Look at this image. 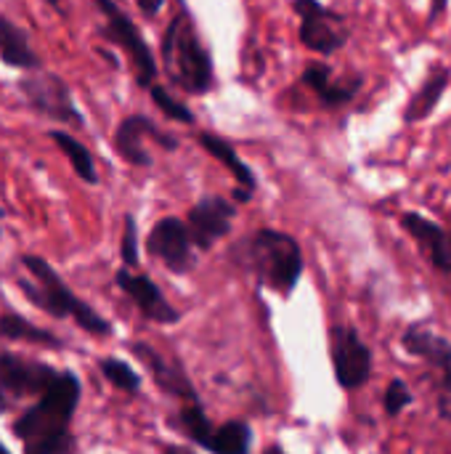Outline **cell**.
Returning <instances> with one entry per match:
<instances>
[{"mask_svg":"<svg viewBox=\"0 0 451 454\" xmlns=\"http://www.w3.org/2000/svg\"><path fill=\"white\" fill-rule=\"evenodd\" d=\"M82 386L74 372H58L53 386L21 412L11 431L21 442L24 454H69L74 439L69 434L74 410L80 404Z\"/></svg>","mask_w":451,"mask_h":454,"instance_id":"6da1fadb","label":"cell"},{"mask_svg":"<svg viewBox=\"0 0 451 454\" xmlns=\"http://www.w3.org/2000/svg\"><path fill=\"white\" fill-rule=\"evenodd\" d=\"M162 67L175 88L189 96H205L215 88V64L197 19L186 0H175V13L170 16L162 43Z\"/></svg>","mask_w":451,"mask_h":454,"instance_id":"7a4b0ae2","label":"cell"},{"mask_svg":"<svg viewBox=\"0 0 451 454\" xmlns=\"http://www.w3.org/2000/svg\"><path fill=\"white\" fill-rule=\"evenodd\" d=\"M242 261L253 269L263 287L290 298L303 277V250L300 242L279 229H258L242 245Z\"/></svg>","mask_w":451,"mask_h":454,"instance_id":"3957f363","label":"cell"},{"mask_svg":"<svg viewBox=\"0 0 451 454\" xmlns=\"http://www.w3.org/2000/svg\"><path fill=\"white\" fill-rule=\"evenodd\" d=\"M21 266L29 271V282H21V293L45 314L56 319H72L80 330L96 338L112 335V322H106L98 311H93L85 301H80L64 279L53 271V266L37 255H24Z\"/></svg>","mask_w":451,"mask_h":454,"instance_id":"277c9868","label":"cell"},{"mask_svg":"<svg viewBox=\"0 0 451 454\" xmlns=\"http://www.w3.org/2000/svg\"><path fill=\"white\" fill-rule=\"evenodd\" d=\"M104 16V24H101V35L117 45L128 61H130V69H133V77L141 88H152L157 82V61H154V53L144 37V32L138 29V24L114 3V0H93Z\"/></svg>","mask_w":451,"mask_h":454,"instance_id":"5b68a950","label":"cell"},{"mask_svg":"<svg viewBox=\"0 0 451 454\" xmlns=\"http://www.w3.org/2000/svg\"><path fill=\"white\" fill-rule=\"evenodd\" d=\"M401 346L409 356L423 359L433 378L436 412L451 423V340L425 325H409L401 335Z\"/></svg>","mask_w":451,"mask_h":454,"instance_id":"8992f818","label":"cell"},{"mask_svg":"<svg viewBox=\"0 0 451 454\" xmlns=\"http://www.w3.org/2000/svg\"><path fill=\"white\" fill-rule=\"evenodd\" d=\"M292 11L300 19L298 37L303 48H308L311 53L327 59L348 45L351 24L340 11L324 5L322 0H292Z\"/></svg>","mask_w":451,"mask_h":454,"instance_id":"52a82bcc","label":"cell"},{"mask_svg":"<svg viewBox=\"0 0 451 454\" xmlns=\"http://www.w3.org/2000/svg\"><path fill=\"white\" fill-rule=\"evenodd\" d=\"M19 90L37 114L58 125H74V128L85 125V117L72 96V88L61 74L48 72V69L27 72L19 82Z\"/></svg>","mask_w":451,"mask_h":454,"instance_id":"ba28073f","label":"cell"},{"mask_svg":"<svg viewBox=\"0 0 451 454\" xmlns=\"http://www.w3.org/2000/svg\"><path fill=\"white\" fill-rule=\"evenodd\" d=\"M56 378L58 372L51 364L0 351V412H8L27 396L40 399Z\"/></svg>","mask_w":451,"mask_h":454,"instance_id":"9c48e42d","label":"cell"},{"mask_svg":"<svg viewBox=\"0 0 451 454\" xmlns=\"http://www.w3.org/2000/svg\"><path fill=\"white\" fill-rule=\"evenodd\" d=\"M330 356L335 380L343 391H359L369 383L375 356L356 327L338 325L330 330Z\"/></svg>","mask_w":451,"mask_h":454,"instance_id":"30bf717a","label":"cell"},{"mask_svg":"<svg viewBox=\"0 0 451 454\" xmlns=\"http://www.w3.org/2000/svg\"><path fill=\"white\" fill-rule=\"evenodd\" d=\"M146 250L152 258H157L173 274H189L197 263L186 221H181L175 215L159 218L154 223V229L149 231V239H146Z\"/></svg>","mask_w":451,"mask_h":454,"instance_id":"8fae6325","label":"cell"},{"mask_svg":"<svg viewBox=\"0 0 451 454\" xmlns=\"http://www.w3.org/2000/svg\"><path fill=\"white\" fill-rule=\"evenodd\" d=\"M146 136L154 138L167 152L178 149V138L170 136V133H165L162 128H157L152 117H146V114H130L114 130V152L128 165H133V168H149L152 165V154L144 146V138Z\"/></svg>","mask_w":451,"mask_h":454,"instance_id":"7c38bea8","label":"cell"},{"mask_svg":"<svg viewBox=\"0 0 451 454\" xmlns=\"http://www.w3.org/2000/svg\"><path fill=\"white\" fill-rule=\"evenodd\" d=\"M234 215H237V205L218 197V194H207L202 197L191 210H189V237L191 245L197 250H210L218 239H223L231 226H234Z\"/></svg>","mask_w":451,"mask_h":454,"instance_id":"4fadbf2b","label":"cell"},{"mask_svg":"<svg viewBox=\"0 0 451 454\" xmlns=\"http://www.w3.org/2000/svg\"><path fill=\"white\" fill-rule=\"evenodd\" d=\"M300 82L319 98V104L324 109H343V106H348L362 93V88H364V77L362 74L340 80L327 61H308L303 74H300Z\"/></svg>","mask_w":451,"mask_h":454,"instance_id":"5bb4252c","label":"cell"},{"mask_svg":"<svg viewBox=\"0 0 451 454\" xmlns=\"http://www.w3.org/2000/svg\"><path fill=\"white\" fill-rule=\"evenodd\" d=\"M401 229L420 245V250L428 255L431 266L439 274L451 277V231L444 229L441 223H436L433 218L417 213V210H407L399 215Z\"/></svg>","mask_w":451,"mask_h":454,"instance_id":"9a60e30c","label":"cell"},{"mask_svg":"<svg viewBox=\"0 0 451 454\" xmlns=\"http://www.w3.org/2000/svg\"><path fill=\"white\" fill-rule=\"evenodd\" d=\"M117 285L120 290L138 306V311L157 322V325H175L178 322V311L167 303L165 293L157 287V282L146 274H130V269H120L117 271Z\"/></svg>","mask_w":451,"mask_h":454,"instance_id":"2e32d148","label":"cell"},{"mask_svg":"<svg viewBox=\"0 0 451 454\" xmlns=\"http://www.w3.org/2000/svg\"><path fill=\"white\" fill-rule=\"evenodd\" d=\"M451 85V67H441V64H433L425 77L420 80V85L415 88V93L407 98V106H404V122L407 125H420L425 120H431L436 114V109L441 106L447 90Z\"/></svg>","mask_w":451,"mask_h":454,"instance_id":"e0dca14e","label":"cell"},{"mask_svg":"<svg viewBox=\"0 0 451 454\" xmlns=\"http://www.w3.org/2000/svg\"><path fill=\"white\" fill-rule=\"evenodd\" d=\"M199 146L215 157L234 178H237V189H234V200L237 202H250L253 194L258 192V178L253 173V168L237 154V146H231L226 138H221L218 133H210V130H202L199 133Z\"/></svg>","mask_w":451,"mask_h":454,"instance_id":"ac0fdd59","label":"cell"},{"mask_svg":"<svg viewBox=\"0 0 451 454\" xmlns=\"http://www.w3.org/2000/svg\"><path fill=\"white\" fill-rule=\"evenodd\" d=\"M130 351H133V356H136L144 367H149L154 383H157L165 394L178 396V399H183V402H199L197 394H194L191 380L186 378V372H183L181 367H175L170 359H165L162 354H157V348H152V346H146V343H130Z\"/></svg>","mask_w":451,"mask_h":454,"instance_id":"d6986e66","label":"cell"},{"mask_svg":"<svg viewBox=\"0 0 451 454\" xmlns=\"http://www.w3.org/2000/svg\"><path fill=\"white\" fill-rule=\"evenodd\" d=\"M0 61L11 69H24V72L43 69L40 56L29 45V35L3 13H0Z\"/></svg>","mask_w":451,"mask_h":454,"instance_id":"ffe728a7","label":"cell"},{"mask_svg":"<svg viewBox=\"0 0 451 454\" xmlns=\"http://www.w3.org/2000/svg\"><path fill=\"white\" fill-rule=\"evenodd\" d=\"M48 138L61 149V154L69 160V165H72V170L77 173L80 181H85L88 186H96V184H98L96 160H93L90 149H88L82 141H77V138H74L72 133H66V130H48Z\"/></svg>","mask_w":451,"mask_h":454,"instance_id":"44dd1931","label":"cell"},{"mask_svg":"<svg viewBox=\"0 0 451 454\" xmlns=\"http://www.w3.org/2000/svg\"><path fill=\"white\" fill-rule=\"evenodd\" d=\"M207 452L213 454H250L253 452V428L245 420H229L213 428L207 442Z\"/></svg>","mask_w":451,"mask_h":454,"instance_id":"7402d4cb","label":"cell"},{"mask_svg":"<svg viewBox=\"0 0 451 454\" xmlns=\"http://www.w3.org/2000/svg\"><path fill=\"white\" fill-rule=\"evenodd\" d=\"M0 340H13V343H35L45 348H61V340L51 335L48 330L32 325L29 319L19 314H5L0 317Z\"/></svg>","mask_w":451,"mask_h":454,"instance_id":"603a6c76","label":"cell"},{"mask_svg":"<svg viewBox=\"0 0 451 454\" xmlns=\"http://www.w3.org/2000/svg\"><path fill=\"white\" fill-rule=\"evenodd\" d=\"M178 428L183 431V436H189L197 447L207 450V442L213 436V423L210 418L205 415L202 404L199 402H186L178 412Z\"/></svg>","mask_w":451,"mask_h":454,"instance_id":"cb8c5ba5","label":"cell"},{"mask_svg":"<svg viewBox=\"0 0 451 454\" xmlns=\"http://www.w3.org/2000/svg\"><path fill=\"white\" fill-rule=\"evenodd\" d=\"M98 367H101V375H104L114 388H120V391H125V394H138L141 378H138V372H136L128 362L109 356V359H101Z\"/></svg>","mask_w":451,"mask_h":454,"instance_id":"d4e9b609","label":"cell"},{"mask_svg":"<svg viewBox=\"0 0 451 454\" xmlns=\"http://www.w3.org/2000/svg\"><path fill=\"white\" fill-rule=\"evenodd\" d=\"M149 93H152V101L157 104V109L167 117V120H173V122H183V125H191L197 117H194V112L181 101V98H175L165 85H159V82H154L152 88H149Z\"/></svg>","mask_w":451,"mask_h":454,"instance_id":"484cf974","label":"cell"},{"mask_svg":"<svg viewBox=\"0 0 451 454\" xmlns=\"http://www.w3.org/2000/svg\"><path fill=\"white\" fill-rule=\"evenodd\" d=\"M415 404V394H412V388L401 380V378H396V380H391L388 383V388H385V396H383V407H385V412L391 415V418H399L407 407H412Z\"/></svg>","mask_w":451,"mask_h":454,"instance_id":"4316f807","label":"cell"},{"mask_svg":"<svg viewBox=\"0 0 451 454\" xmlns=\"http://www.w3.org/2000/svg\"><path fill=\"white\" fill-rule=\"evenodd\" d=\"M120 255H122L125 269H136V266L141 263V255H138V226H136V218H133L130 213L125 215V229H122Z\"/></svg>","mask_w":451,"mask_h":454,"instance_id":"83f0119b","label":"cell"},{"mask_svg":"<svg viewBox=\"0 0 451 454\" xmlns=\"http://www.w3.org/2000/svg\"><path fill=\"white\" fill-rule=\"evenodd\" d=\"M449 0H428V24H436L441 16H447Z\"/></svg>","mask_w":451,"mask_h":454,"instance_id":"f1b7e54d","label":"cell"},{"mask_svg":"<svg viewBox=\"0 0 451 454\" xmlns=\"http://www.w3.org/2000/svg\"><path fill=\"white\" fill-rule=\"evenodd\" d=\"M138 3V8H141V13L146 16V19H154L159 11H162V5L167 3V0H136Z\"/></svg>","mask_w":451,"mask_h":454,"instance_id":"f546056e","label":"cell"},{"mask_svg":"<svg viewBox=\"0 0 451 454\" xmlns=\"http://www.w3.org/2000/svg\"><path fill=\"white\" fill-rule=\"evenodd\" d=\"M162 454H194V450L178 447V444H167V447H162Z\"/></svg>","mask_w":451,"mask_h":454,"instance_id":"4dcf8cb0","label":"cell"},{"mask_svg":"<svg viewBox=\"0 0 451 454\" xmlns=\"http://www.w3.org/2000/svg\"><path fill=\"white\" fill-rule=\"evenodd\" d=\"M53 11H58V13H64V0H45Z\"/></svg>","mask_w":451,"mask_h":454,"instance_id":"1f68e13d","label":"cell"},{"mask_svg":"<svg viewBox=\"0 0 451 454\" xmlns=\"http://www.w3.org/2000/svg\"><path fill=\"white\" fill-rule=\"evenodd\" d=\"M266 454H284L282 447H271V450H266Z\"/></svg>","mask_w":451,"mask_h":454,"instance_id":"d6a6232c","label":"cell"},{"mask_svg":"<svg viewBox=\"0 0 451 454\" xmlns=\"http://www.w3.org/2000/svg\"><path fill=\"white\" fill-rule=\"evenodd\" d=\"M0 454H11L8 450H5V447H3V442H0Z\"/></svg>","mask_w":451,"mask_h":454,"instance_id":"836d02e7","label":"cell"},{"mask_svg":"<svg viewBox=\"0 0 451 454\" xmlns=\"http://www.w3.org/2000/svg\"><path fill=\"white\" fill-rule=\"evenodd\" d=\"M3 215H5V210H3V207H0V218H3Z\"/></svg>","mask_w":451,"mask_h":454,"instance_id":"e575fe53","label":"cell"}]
</instances>
